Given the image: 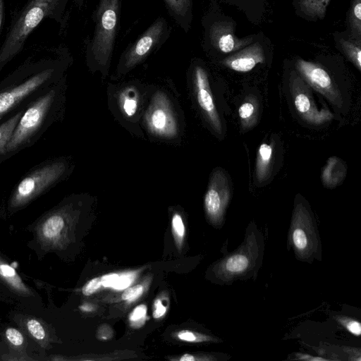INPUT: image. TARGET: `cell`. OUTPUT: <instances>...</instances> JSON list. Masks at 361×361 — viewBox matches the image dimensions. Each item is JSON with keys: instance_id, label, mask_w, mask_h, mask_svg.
I'll return each mask as SVG.
<instances>
[{"instance_id": "cell-1", "label": "cell", "mask_w": 361, "mask_h": 361, "mask_svg": "<svg viewBox=\"0 0 361 361\" xmlns=\"http://www.w3.org/2000/svg\"><path fill=\"white\" fill-rule=\"evenodd\" d=\"M69 59L68 51L62 46L35 51L12 74L15 82L0 92V117L33 92L56 81Z\"/></svg>"}, {"instance_id": "cell-2", "label": "cell", "mask_w": 361, "mask_h": 361, "mask_svg": "<svg viewBox=\"0 0 361 361\" xmlns=\"http://www.w3.org/2000/svg\"><path fill=\"white\" fill-rule=\"evenodd\" d=\"M68 0H27L13 18L0 47V71L24 47L31 32L46 18L62 23Z\"/></svg>"}, {"instance_id": "cell-3", "label": "cell", "mask_w": 361, "mask_h": 361, "mask_svg": "<svg viewBox=\"0 0 361 361\" xmlns=\"http://www.w3.org/2000/svg\"><path fill=\"white\" fill-rule=\"evenodd\" d=\"M121 0H99L93 13L94 30L85 40V58L92 71L106 75L120 26Z\"/></svg>"}, {"instance_id": "cell-4", "label": "cell", "mask_w": 361, "mask_h": 361, "mask_svg": "<svg viewBox=\"0 0 361 361\" xmlns=\"http://www.w3.org/2000/svg\"><path fill=\"white\" fill-rule=\"evenodd\" d=\"M264 250V235L255 223L251 222L245 230L242 243L216 265L219 281L232 284L235 281L256 278L262 264Z\"/></svg>"}, {"instance_id": "cell-5", "label": "cell", "mask_w": 361, "mask_h": 361, "mask_svg": "<svg viewBox=\"0 0 361 361\" xmlns=\"http://www.w3.org/2000/svg\"><path fill=\"white\" fill-rule=\"evenodd\" d=\"M299 261L312 263L322 261V247L316 221L311 211L301 202L295 204L287 238Z\"/></svg>"}, {"instance_id": "cell-6", "label": "cell", "mask_w": 361, "mask_h": 361, "mask_svg": "<svg viewBox=\"0 0 361 361\" xmlns=\"http://www.w3.org/2000/svg\"><path fill=\"white\" fill-rule=\"evenodd\" d=\"M171 29L164 17L157 18L121 55L116 73L124 75L160 48L169 38Z\"/></svg>"}, {"instance_id": "cell-7", "label": "cell", "mask_w": 361, "mask_h": 361, "mask_svg": "<svg viewBox=\"0 0 361 361\" xmlns=\"http://www.w3.org/2000/svg\"><path fill=\"white\" fill-rule=\"evenodd\" d=\"M55 96L54 90H50L33 102L23 113L5 147L4 154L22 147L39 129L51 109Z\"/></svg>"}, {"instance_id": "cell-8", "label": "cell", "mask_w": 361, "mask_h": 361, "mask_svg": "<svg viewBox=\"0 0 361 361\" xmlns=\"http://www.w3.org/2000/svg\"><path fill=\"white\" fill-rule=\"evenodd\" d=\"M66 169V164L62 161L47 163L37 168L24 177L18 184L14 199L16 202H23L54 184Z\"/></svg>"}, {"instance_id": "cell-9", "label": "cell", "mask_w": 361, "mask_h": 361, "mask_svg": "<svg viewBox=\"0 0 361 361\" xmlns=\"http://www.w3.org/2000/svg\"><path fill=\"white\" fill-rule=\"evenodd\" d=\"M231 199V190L226 174L221 169L214 171L204 196V208L209 220L221 226Z\"/></svg>"}, {"instance_id": "cell-10", "label": "cell", "mask_w": 361, "mask_h": 361, "mask_svg": "<svg viewBox=\"0 0 361 361\" xmlns=\"http://www.w3.org/2000/svg\"><path fill=\"white\" fill-rule=\"evenodd\" d=\"M145 121L150 132L161 137L171 138L178 133V124L167 97L157 94L146 113Z\"/></svg>"}, {"instance_id": "cell-11", "label": "cell", "mask_w": 361, "mask_h": 361, "mask_svg": "<svg viewBox=\"0 0 361 361\" xmlns=\"http://www.w3.org/2000/svg\"><path fill=\"white\" fill-rule=\"evenodd\" d=\"M192 81L197 103L214 129L221 133V123L211 92L205 69L196 64L192 68Z\"/></svg>"}, {"instance_id": "cell-12", "label": "cell", "mask_w": 361, "mask_h": 361, "mask_svg": "<svg viewBox=\"0 0 361 361\" xmlns=\"http://www.w3.org/2000/svg\"><path fill=\"white\" fill-rule=\"evenodd\" d=\"M297 67L305 79L316 90L330 98L334 96L335 92L331 79L324 69L302 59L298 61Z\"/></svg>"}, {"instance_id": "cell-13", "label": "cell", "mask_w": 361, "mask_h": 361, "mask_svg": "<svg viewBox=\"0 0 361 361\" xmlns=\"http://www.w3.org/2000/svg\"><path fill=\"white\" fill-rule=\"evenodd\" d=\"M263 61L264 56L260 47L253 46L227 59L225 61V64L233 71L248 72L258 63H262Z\"/></svg>"}, {"instance_id": "cell-14", "label": "cell", "mask_w": 361, "mask_h": 361, "mask_svg": "<svg viewBox=\"0 0 361 361\" xmlns=\"http://www.w3.org/2000/svg\"><path fill=\"white\" fill-rule=\"evenodd\" d=\"M171 17L187 33L192 20V0H162Z\"/></svg>"}, {"instance_id": "cell-15", "label": "cell", "mask_w": 361, "mask_h": 361, "mask_svg": "<svg viewBox=\"0 0 361 361\" xmlns=\"http://www.w3.org/2000/svg\"><path fill=\"white\" fill-rule=\"evenodd\" d=\"M294 104L300 116L309 122L321 124L332 117V114L327 109L317 110L308 96L303 92H298L295 95Z\"/></svg>"}, {"instance_id": "cell-16", "label": "cell", "mask_w": 361, "mask_h": 361, "mask_svg": "<svg viewBox=\"0 0 361 361\" xmlns=\"http://www.w3.org/2000/svg\"><path fill=\"white\" fill-rule=\"evenodd\" d=\"M273 149L270 145L262 143L257 152L256 175L259 181L267 178L270 169Z\"/></svg>"}, {"instance_id": "cell-17", "label": "cell", "mask_w": 361, "mask_h": 361, "mask_svg": "<svg viewBox=\"0 0 361 361\" xmlns=\"http://www.w3.org/2000/svg\"><path fill=\"white\" fill-rule=\"evenodd\" d=\"M345 173L344 166L336 157H331L322 172V180L326 185L333 187L336 185Z\"/></svg>"}, {"instance_id": "cell-18", "label": "cell", "mask_w": 361, "mask_h": 361, "mask_svg": "<svg viewBox=\"0 0 361 361\" xmlns=\"http://www.w3.org/2000/svg\"><path fill=\"white\" fill-rule=\"evenodd\" d=\"M119 104L123 113L129 117L134 116L138 109L139 97L133 87L125 89L119 96Z\"/></svg>"}, {"instance_id": "cell-19", "label": "cell", "mask_w": 361, "mask_h": 361, "mask_svg": "<svg viewBox=\"0 0 361 361\" xmlns=\"http://www.w3.org/2000/svg\"><path fill=\"white\" fill-rule=\"evenodd\" d=\"M22 115L23 111H20L0 125V154H4L5 147Z\"/></svg>"}, {"instance_id": "cell-20", "label": "cell", "mask_w": 361, "mask_h": 361, "mask_svg": "<svg viewBox=\"0 0 361 361\" xmlns=\"http://www.w3.org/2000/svg\"><path fill=\"white\" fill-rule=\"evenodd\" d=\"M64 226V220L61 215L54 214L47 219L42 228L45 238L52 239L59 235Z\"/></svg>"}, {"instance_id": "cell-21", "label": "cell", "mask_w": 361, "mask_h": 361, "mask_svg": "<svg viewBox=\"0 0 361 361\" xmlns=\"http://www.w3.org/2000/svg\"><path fill=\"white\" fill-rule=\"evenodd\" d=\"M211 41L213 44H216L218 49L224 52L232 51L235 47L233 37L228 33H224L221 35L210 33Z\"/></svg>"}, {"instance_id": "cell-22", "label": "cell", "mask_w": 361, "mask_h": 361, "mask_svg": "<svg viewBox=\"0 0 361 361\" xmlns=\"http://www.w3.org/2000/svg\"><path fill=\"white\" fill-rule=\"evenodd\" d=\"M329 0H300L302 6L309 14L323 16Z\"/></svg>"}, {"instance_id": "cell-23", "label": "cell", "mask_w": 361, "mask_h": 361, "mask_svg": "<svg viewBox=\"0 0 361 361\" xmlns=\"http://www.w3.org/2000/svg\"><path fill=\"white\" fill-rule=\"evenodd\" d=\"M336 319L350 334L357 336H360L361 324L359 321L345 316H337Z\"/></svg>"}, {"instance_id": "cell-24", "label": "cell", "mask_w": 361, "mask_h": 361, "mask_svg": "<svg viewBox=\"0 0 361 361\" xmlns=\"http://www.w3.org/2000/svg\"><path fill=\"white\" fill-rule=\"evenodd\" d=\"M255 109L252 102H245L241 104L238 109L239 116L242 123L247 124L249 121L253 117Z\"/></svg>"}, {"instance_id": "cell-25", "label": "cell", "mask_w": 361, "mask_h": 361, "mask_svg": "<svg viewBox=\"0 0 361 361\" xmlns=\"http://www.w3.org/2000/svg\"><path fill=\"white\" fill-rule=\"evenodd\" d=\"M28 331L31 335L38 340H42L45 336V331L39 322L30 319L27 322Z\"/></svg>"}, {"instance_id": "cell-26", "label": "cell", "mask_w": 361, "mask_h": 361, "mask_svg": "<svg viewBox=\"0 0 361 361\" xmlns=\"http://www.w3.org/2000/svg\"><path fill=\"white\" fill-rule=\"evenodd\" d=\"M143 292V287L141 285H136L127 288L122 294V299L124 300H133L139 297Z\"/></svg>"}, {"instance_id": "cell-27", "label": "cell", "mask_w": 361, "mask_h": 361, "mask_svg": "<svg viewBox=\"0 0 361 361\" xmlns=\"http://www.w3.org/2000/svg\"><path fill=\"white\" fill-rule=\"evenodd\" d=\"M7 339L14 345H20L23 343V336L21 333L14 328H8L6 331Z\"/></svg>"}, {"instance_id": "cell-28", "label": "cell", "mask_w": 361, "mask_h": 361, "mask_svg": "<svg viewBox=\"0 0 361 361\" xmlns=\"http://www.w3.org/2000/svg\"><path fill=\"white\" fill-rule=\"evenodd\" d=\"M172 228L175 233L179 236L183 237L185 233V226L183 222L182 217L179 214H175L172 218Z\"/></svg>"}, {"instance_id": "cell-29", "label": "cell", "mask_w": 361, "mask_h": 361, "mask_svg": "<svg viewBox=\"0 0 361 361\" xmlns=\"http://www.w3.org/2000/svg\"><path fill=\"white\" fill-rule=\"evenodd\" d=\"M101 283V278H94L88 281L82 288V293L85 295H92L97 289L99 288Z\"/></svg>"}, {"instance_id": "cell-30", "label": "cell", "mask_w": 361, "mask_h": 361, "mask_svg": "<svg viewBox=\"0 0 361 361\" xmlns=\"http://www.w3.org/2000/svg\"><path fill=\"white\" fill-rule=\"evenodd\" d=\"M347 51L350 58L355 63V66L357 67L359 70H360L361 66V50L359 47H352L351 45H348L347 47Z\"/></svg>"}, {"instance_id": "cell-31", "label": "cell", "mask_w": 361, "mask_h": 361, "mask_svg": "<svg viewBox=\"0 0 361 361\" xmlns=\"http://www.w3.org/2000/svg\"><path fill=\"white\" fill-rule=\"evenodd\" d=\"M147 312V307L145 305H140L136 307L130 315V319L132 322H136L145 317Z\"/></svg>"}, {"instance_id": "cell-32", "label": "cell", "mask_w": 361, "mask_h": 361, "mask_svg": "<svg viewBox=\"0 0 361 361\" xmlns=\"http://www.w3.org/2000/svg\"><path fill=\"white\" fill-rule=\"evenodd\" d=\"M119 276L116 274H109L101 278V283L105 287H113Z\"/></svg>"}, {"instance_id": "cell-33", "label": "cell", "mask_w": 361, "mask_h": 361, "mask_svg": "<svg viewBox=\"0 0 361 361\" xmlns=\"http://www.w3.org/2000/svg\"><path fill=\"white\" fill-rule=\"evenodd\" d=\"M166 311V307L162 304L161 301L158 299L154 302L153 317L156 319L163 316Z\"/></svg>"}, {"instance_id": "cell-34", "label": "cell", "mask_w": 361, "mask_h": 361, "mask_svg": "<svg viewBox=\"0 0 361 361\" xmlns=\"http://www.w3.org/2000/svg\"><path fill=\"white\" fill-rule=\"evenodd\" d=\"M295 360H308V361H326L330 360L329 359H326L322 357L319 356H313L307 354L302 353H295Z\"/></svg>"}, {"instance_id": "cell-35", "label": "cell", "mask_w": 361, "mask_h": 361, "mask_svg": "<svg viewBox=\"0 0 361 361\" xmlns=\"http://www.w3.org/2000/svg\"><path fill=\"white\" fill-rule=\"evenodd\" d=\"M0 274L6 278H15L16 276V271L13 268L8 264L0 265Z\"/></svg>"}, {"instance_id": "cell-36", "label": "cell", "mask_w": 361, "mask_h": 361, "mask_svg": "<svg viewBox=\"0 0 361 361\" xmlns=\"http://www.w3.org/2000/svg\"><path fill=\"white\" fill-rule=\"evenodd\" d=\"M130 283V280L127 276H121L118 277V280L113 286L114 288L116 289H123L127 288Z\"/></svg>"}, {"instance_id": "cell-37", "label": "cell", "mask_w": 361, "mask_h": 361, "mask_svg": "<svg viewBox=\"0 0 361 361\" xmlns=\"http://www.w3.org/2000/svg\"><path fill=\"white\" fill-rule=\"evenodd\" d=\"M178 337L183 341L192 342L197 340L196 336L191 331H182L178 333Z\"/></svg>"}, {"instance_id": "cell-38", "label": "cell", "mask_w": 361, "mask_h": 361, "mask_svg": "<svg viewBox=\"0 0 361 361\" xmlns=\"http://www.w3.org/2000/svg\"><path fill=\"white\" fill-rule=\"evenodd\" d=\"M353 16L358 21L361 20V3L358 1L353 7Z\"/></svg>"}, {"instance_id": "cell-39", "label": "cell", "mask_w": 361, "mask_h": 361, "mask_svg": "<svg viewBox=\"0 0 361 361\" xmlns=\"http://www.w3.org/2000/svg\"><path fill=\"white\" fill-rule=\"evenodd\" d=\"M5 13V0H0V32L1 30Z\"/></svg>"}, {"instance_id": "cell-40", "label": "cell", "mask_w": 361, "mask_h": 361, "mask_svg": "<svg viewBox=\"0 0 361 361\" xmlns=\"http://www.w3.org/2000/svg\"><path fill=\"white\" fill-rule=\"evenodd\" d=\"M195 360V357L190 354H185L180 358V361H194Z\"/></svg>"}, {"instance_id": "cell-41", "label": "cell", "mask_w": 361, "mask_h": 361, "mask_svg": "<svg viewBox=\"0 0 361 361\" xmlns=\"http://www.w3.org/2000/svg\"><path fill=\"white\" fill-rule=\"evenodd\" d=\"M75 2V4L79 8H82L84 5V0H74Z\"/></svg>"}]
</instances>
